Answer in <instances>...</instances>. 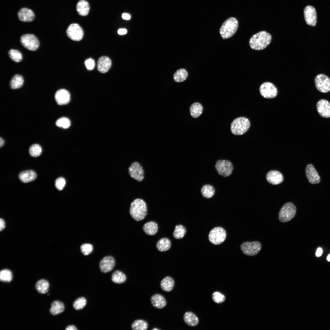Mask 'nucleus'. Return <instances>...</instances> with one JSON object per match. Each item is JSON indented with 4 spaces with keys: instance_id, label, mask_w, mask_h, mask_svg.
<instances>
[{
    "instance_id": "obj_36",
    "label": "nucleus",
    "mask_w": 330,
    "mask_h": 330,
    "mask_svg": "<svg viewBox=\"0 0 330 330\" xmlns=\"http://www.w3.org/2000/svg\"><path fill=\"white\" fill-rule=\"evenodd\" d=\"M148 326L147 322L145 320L138 319L132 323L131 328L134 330H146L148 328Z\"/></svg>"
},
{
    "instance_id": "obj_9",
    "label": "nucleus",
    "mask_w": 330,
    "mask_h": 330,
    "mask_svg": "<svg viewBox=\"0 0 330 330\" xmlns=\"http://www.w3.org/2000/svg\"><path fill=\"white\" fill-rule=\"evenodd\" d=\"M226 233L222 228L216 227L212 229L210 232L208 236L209 241L215 245L219 244L225 240Z\"/></svg>"
},
{
    "instance_id": "obj_38",
    "label": "nucleus",
    "mask_w": 330,
    "mask_h": 330,
    "mask_svg": "<svg viewBox=\"0 0 330 330\" xmlns=\"http://www.w3.org/2000/svg\"><path fill=\"white\" fill-rule=\"evenodd\" d=\"M13 274L9 270L5 269L1 271L0 272V280L2 281L9 282L13 279Z\"/></svg>"
},
{
    "instance_id": "obj_54",
    "label": "nucleus",
    "mask_w": 330,
    "mask_h": 330,
    "mask_svg": "<svg viewBox=\"0 0 330 330\" xmlns=\"http://www.w3.org/2000/svg\"><path fill=\"white\" fill-rule=\"evenodd\" d=\"M152 330H159V329H158V328H153V329H152Z\"/></svg>"
},
{
    "instance_id": "obj_27",
    "label": "nucleus",
    "mask_w": 330,
    "mask_h": 330,
    "mask_svg": "<svg viewBox=\"0 0 330 330\" xmlns=\"http://www.w3.org/2000/svg\"><path fill=\"white\" fill-rule=\"evenodd\" d=\"M90 9L89 3L85 0H80L77 3V11L79 14L81 16H86L89 12Z\"/></svg>"
},
{
    "instance_id": "obj_14",
    "label": "nucleus",
    "mask_w": 330,
    "mask_h": 330,
    "mask_svg": "<svg viewBox=\"0 0 330 330\" xmlns=\"http://www.w3.org/2000/svg\"><path fill=\"white\" fill-rule=\"evenodd\" d=\"M303 12L306 23L310 26H315L317 22V15L315 8L311 6H306L304 9Z\"/></svg>"
},
{
    "instance_id": "obj_8",
    "label": "nucleus",
    "mask_w": 330,
    "mask_h": 330,
    "mask_svg": "<svg viewBox=\"0 0 330 330\" xmlns=\"http://www.w3.org/2000/svg\"><path fill=\"white\" fill-rule=\"evenodd\" d=\"M20 42L22 45L31 51H35L38 48L39 41L37 38L32 34H25L20 37Z\"/></svg>"
},
{
    "instance_id": "obj_5",
    "label": "nucleus",
    "mask_w": 330,
    "mask_h": 330,
    "mask_svg": "<svg viewBox=\"0 0 330 330\" xmlns=\"http://www.w3.org/2000/svg\"><path fill=\"white\" fill-rule=\"evenodd\" d=\"M296 207L291 202H288L282 207L279 213L278 218L281 222L285 223L291 220L295 216Z\"/></svg>"
},
{
    "instance_id": "obj_44",
    "label": "nucleus",
    "mask_w": 330,
    "mask_h": 330,
    "mask_svg": "<svg viewBox=\"0 0 330 330\" xmlns=\"http://www.w3.org/2000/svg\"><path fill=\"white\" fill-rule=\"evenodd\" d=\"M80 248L82 252L85 255L90 254L92 252L93 249L92 245L90 244H83L81 246Z\"/></svg>"
},
{
    "instance_id": "obj_26",
    "label": "nucleus",
    "mask_w": 330,
    "mask_h": 330,
    "mask_svg": "<svg viewBox=\"0 0 330 330\" xmlns=\"http://www.w3.org/2000/svg\"><path fill=\"white\" fill-rule=\"evenodd\" d=\"M174 281L170 277L167 276L161 281L160 285L162 289L166 292L171 291L174 286Z\"/></svg>"
},
{
    "instance_id": "obj_35",
    "label": "nucleus",
    "mask_w": 330,
    "mask_h": 330,
    "mask_svg": "<svg viewBox=\"0 0 330 330\" xmlns=\"http://www.w3.org/2000/svg\"><path fill=\"white\" fill-rule=\"evenodd\" d=\"M188 76L187 71L184 69L181 68L175 72L173 75V79L177 82H182L186 79Z\"/></svg>"
},
{
    "instance_id": "obj_18",
    "label": "nucleus",
    "mask_w": 330,
    "mask_h": 330,
    "mask_svg": "<svg viewBox=\"0 0 330 330\" xmlns=\"http://www.w3.org/2000/svg\"><path fill=\"white\" fill-rule=\"evenodd\" d=\"M55 98L58 105H65L68 104L70 100L69 92L64 89L58 90L55 93Z\"/></svg>"
},
{
    "instance_id": "obj_31",
    "label": "nucleus",
    "mask_w": 330,
    "mask_h": 330,
    "mask_svg": "<svg viewBox=\"0 0 330 330\" xmlns=\"http://www.w3.org/2000/svg\"><path fill=\"white\" fill-rule=\"evenodd\" d=\"M203 107L199 102H195L190 106L189 111L191 116L193 118L199 117L202 113Z\"/></svg>"
},
{
    "instance_id": "obj_41",
    "label": "nucleus",
    "mask_w": 330,
    "mask_h": 330,
    "mask_svg": "<svg viewBox=\"0 0 330 330\" xmlns=\"http://www.w3.org/2000/svg\"><path fill=\"white\" fill-rule=\"evenodd\" d=\"M86 300L84 297H79L76 299L73 303V306L76 310L82 309L86 306Z\"/></svg>"
},
{
    "instance_id": "obj_28",
    "label": "nucleus",
    "mask_w": 330,
    "mask_h": 330,
    "mask_svg": "<svg viewBox=\"0 0 330 330\" xmlns=\"http://www.w3.org/2000/svg\"><path fill=\"white\" fill-rule=\"evenodd\" d=\"M64 309V303L59 301L55 300L52 303L50 311L52 315H56L62 313Z\"/></svg>"
},
{
    "instance_id": "obj_15",
    "label": "nucleus",
    "mask_w": 330,
    "mask_h": 330,
    "mask_svg": "<svg viewBox=\"0 0 330 330\" xmlns=\"http://www.w3.org/2000/svg\"><path fill=\"white\" fill-rule=\"evenodd\" d=\"M305 173L309 182L312 184L319 183L320 177L315 168L311 164L307 165L305 169Z\"/></svg>"
},
{
    "instance_id": "obj_12",
    "label": "nucleus",
    "mask_w": 330,
    "mask_h": 330,
    "mask_svg": "<svg viewBox=\"0 0 330 330\" xmlns=\"http://www.w3.org/2000/svg\"><path fill=\"white\" fill-rule=\"evenodd\" d=\"M259 91L262 96L268 99L275 97L278 93L276 86L273 83L269 82H265L261 85Z\"/></svg>"
},
{
    "instance_id": "obj_40",
    "label": "nucleus",
    "mask_w": 330,
    "mask_h": 330,
    "mask_svg": "<svg viewBox=\"0 0 330 330\" xmlns=\"http://www.w3.org/2000/svg\"><path fill=\"white\" fill-rule=\"evenodd\" d=\"M42 152V148L38 144H34L31 145L29 149L30 155L33 157H37L40 155Z\"/></svg>"
},
{
    "instance_id": "obj_3",
    "label": "nucleus",
    "mask_w": 330,
    "mask_h": 330,
    "mask_svg": "<svg viewBox=\"0 0 330 330\" xmlns=\"http://www.w3.org/2000/svg\"><path fill=\"white\" fill-rule=\"evenodd\" d=\"M238 26V22L236 18L231 17L227 19L220 29V33L223 39H227L232 37L237 31Z\"/></svg>"
},
{
    "instance_id": "obj_52",
    "label": "nucleus",
    "mask_w": 330,
    "mask_h": 330,
    "mask_svg": "<svg viewBox=\"0 0 330 330\" xmlns=\"http://www.w3.org/2000/svg\"><path fill=\"white\" fill-rule=\"evenodd\" d=\"M4 142H4V140L1 137H0V147H2L4 145Z\"/></svg>"
},
{
    "instance_id": "obj_30",
    "label": "nucleus",
    "mask_w": 330,
    "mask_h": 330,
    "mask_svg": "<svg viewBox=\"0 0 330 330\" xmlns=\"http://www.w3.org/2000/svg\"><path fill=\"white\" fill-rule=\"evenodd\" d=\"M171 243L170 240L167 238H163L159 240L157 242L156 247L157 249L161 252L166 251L170 248Z\"/></svg>"
},
{
    "instance_id": "obj_2",
    "label": "nucleus",
    "mask_w": 330,
    "mask_h": 330,
    "mask_svg": "<svg viewBox=\"0 0 330 330\" xmlns=\"http://www.w3.org/2000/svg\"><path fill=\"white\" fill-rule=\"evenodd\" d=\"M271 35L266 31H262L253 35L250 39V47L256 50L265 48L270 43Z\"/></svg>"
},
{
    "instance_id": "obj_50",
    "label": "nucleus",
    "mask_w": 330,
    "mask_h": 330,
    "mask_svg": "<svg viewBox=\"0 0 330 330\" xmlns=\"http://www.w3.org/2000/svg\"><path fill=\"white\" fill-rule=\"evenodd\" d=\"M0 230L1 231L5 227V223L4 220L2 219H0Z\"/></svg>"
},
{
    "instance_id": "obj_29",
    "label": "nucleus",
    "mask_w": 330,
    "mask_h": 330,
    "mask_svg": "<svg viewBox=\"0 0 330 330\" xmlns=\"http://www.w3.org/2000/svg\"><path fill=\"white\" fill-rule=\"evenodd\" d=\"M201 193L204 198L209 199L214 195L215 190L213 186L210 184H206L202 186L200 190Z\"/></svg>"
},
{
    "instance_id": "obj_20",
    "label": "nucleus",
    "mask_w": 330,
    "mask_h": 330,
    "mask_svg": "<svg viewBox=\"0 0 330 330\" xmlns=\"http://www.w3.org/2000/svg\"><path fill=\"white\" fill-rule=\"evenodd\" d=\"M111 66V61L110 58L107 56H101L98 60L97 69L101 73L107 72L109 70Z\"/></svg>"
},
{
    "instance_id": "obj_25",
    "label": "nucleus",
    "mask_w": 330,
    "mask_h": 330,
    "mask_svg": "<svg viewBox=\"0 0 330 330\" xmlns=\"http://www.w3.org/2000/svg\"><path fill=\"white\" fill-rule=\"evenodd\" d=\"M144 232L147 235H153L157 232L158 226L157 224L155 222L151 221L145 223L143 226Z\"/></svg>"
},
{
    "instance_id": "obj_23",
    "label": "nucleus",
    "mask_w": 330,
    "mask_h": 330,
    "mask_svg": "<svg viewBox=\"0 0 330 330\" xmlns=\"http://www.w3.org/2000/svg\"><path fill=\"white\" fill-rule=\"evenodd\" d=\"M36 176L37 175L35 172L31 170L22 171L19 175L20 180L25 183L34 181L36 179Z\"/></svg>"
},
{
    "instance_id": "obj_16",
    "label": "nucleus",
    "mask_w": 330,
    "mask_h": 330,
    "mask_svg": "<svg viewBox=\"0 0 330 330\" xmlns=\"http://www.w3.org/2000/svg\"><path fill=\"white\" fill-rule=\"evenodd\" d=\"M115 265L114 258L111 256L105 257L99 263L100 270L103 273H106L111 271Z\"/></svg>"
},
{
    "instance_id": "obj_45",
    "label": "nucleus",
    "mask_w": 330,
    "mask_h": 330,
    "mask_svg": "<svg viewBox=\"0 0 330 330\" xmlns=\"http://www.w3.org/2000/svg\"><path fill=\"white\" fill-rule=\"evenodd\" d=\"M66 184V181L63 177L57 178L55 181V185L56 188L59 190H62Z\"/></svg>"
},
{
    "instance_id": "obj_24",
    "label": "nucleus",
    "mask_w": 330,
    "mask_h": 330,
    "mask_svg": "<svg viewBox=\"0 0 330 330\" xmlns=\"http://www.w3.org/2000/svg\"><path fill=\"white\" fill-rule=\"evenodd\" d=\"M183 320L187 324L191 327L196 326L199 322V319L197 316L190 311L185 313L183 316Z\"/></svg>"
},
{
    "instance_id": "obj_51",
    "label": "nucleus",
    "mask_w": 330,
    "mask_h": 330,
    "mask_svg": "<svg viewBox=\"0 0 330 330\" xmlns=\"http://www.w3.org/2000/svg\"><path fill=\"white\" fill-rule=\"evenodd\" d=\"M65 329L66 330H77L78 329L75 326L72 325L68 326Z\"/></svg>"
},
{
    "instance_id": "obj_46",
    "label": "nucleus",
    "mask_w": 330,
    "mask_h": 330,
    "mask_svg": "<svg viewBox=\"0 0 330 330\" xmlns=\"http://www.w3.org/2000/svg\"><path fill=\"white\" fill-rule=\"evenodd\" d=\"M85 64L87 69L89 70H92L95 67L94 61L91 58L86 60L85 62Z\"/></svg>"
},
{
    "instance_id": "obj_33",
    "label": "nucleus",
    "mask_w": 330,
    "mask_h": 330,
    "mask_svg": "<svg viewBox=\"0 0 330 330\" xmlns=\"http://www.w3.org/2000/svg\"><path fill=\"white\" fill-rule=\"evenodd\" d=\"M24 80L23 77L20 75L16 74L12 78L10 85L11 88L15 89L19 88L23 85Z\"/></svg>"
},
{
    "instance_id": "obj_48",
    "label": "nucleus",
    "mask_w": 330,
    "mask_h": 330,
    "mask_svg": "<svg viewBox=\"0 0 330 330\" xmlns=\"http://www.w3.org/2000/svg\"><path fill=\"white\" fill-rule=\"evenodd\" d=\"M131 17L130 16L128 13H124L122 14L123 19L126 20H129Z\"/></svg>"
},
{
    "instance_id": "obj_13",
    "label": "nucleus",
    "mask_w": 330,
    "mask_h": 330,
    "mask_svg": "<svg viewBox=\"0 0 330 330\" xmlns=\"http://www.w3.org/2000/svg\"><path fill=\"white\" fill-rule=\"evenodd\" d=\"M316 86L320 92L326 93L330 91V79L323 74H320L315 79Z\"/></svg>"
},
{
    "instance_id": "obj_19",
    "label": "nucleus",
    "mask_w": 330,
    "mask_h": 330,
    "mask_svg": "<svg viewBox=\"0 0 330 330\" xmlns=\"http://www.w3.org/2000/svg\"><path fill=\"white\" fill-rule=\"evenodd\" d=\"M267 181L270 184L277 185L281 183L284 180L283 175L279 171L271 170L268 172L266 176Z\"/></svg>"
},
{
    "instance_id": "obj_32",
    "label": "nucleus",
    "mask_w": 330,
    "mask_h": 330,
    "mask_svg": "<svg viewBox=\"0 0 330 330\" xmlns=\"http://www.w3.org/2000/svg\"><path fill=\"white\" fill-rule=\"evenodd\" d=\"M35 288L39 293L45 294L48 292L49 288V282L45 279H41L38 281L35 284Z\"/></svg>"
},
{
    "instance_id": "obj_22",
    "label": "nucleus",
    "mask_w": 330,
    "mask_h": 330,
    "mask_svg": "<svg viewBox=\"0 0 330 330\" xmlns=\"http://www.w3.org/2000/svg\"><path fill=\"white\" fill-rule=\"evenodd\" d=\"M150 300L153 306L158 309L163 308L167 304L166 300L165 298L159 294H156L152 295L151 298Z\"/></svg>"
},
{
    "instance_id": "obj_42",
    "label": "nucleus",
    "mask_w": 330,
    "mask_h": 330,
    "mask_svg": "<svg viewBox=\"0 0 330 330\" xmlns=\"http://www.w3.org/2000/svg\"><path fill=\"white\" fill-rule=\"evenodd\" d=\"M56 125L60 127L67 129L70 126L71 122L68 118L63 117L59 119L56 121Z\"/></svg>"
},
{
    "instance_id": "obj_17",
    "label": "nucleus",
    "mask_w": 330,
    "mask_h": 330,
    "mask_svg": "<svg viewBox=\"0 0 330 330\" xmlns=\"http://www.w3.org/2000/svg\"><path fill=\"white\" fill-rule=\"evenodd\" d=\"M318 112L321 116L325 118L330 117V103L327 100L321 99L317 104Z\"/></svg>"
},
{
    "instance_id": "obj_1",
    "label": "nucleus",
    "mask_w": 330,
    "mask_h": 330,
    "mask_svg": "<svg viewBox=\"0 0 330 330\" xmlns=\"http://www.w3.org/2000/svg\"><path fill=\"white\" fill-rule=\"evenodd\" d=\"M147 212V204L143 199L137 198L131 203L130 213L135 221H139L143 219L145 217Z\"/></svg>"
},
{
    "instance_id": "obj_34",
    "label": "nucleus",
    "mask_w": 330,
    "mask_h": 330,
    "mask_svg": "<svg viewBox=\"0 0 330 330\" xmlns=\"http://www.w3.org/2000/svg\"><path fill=\"white\" fill-rule=\"evenodd\" d=\"M111 279L114 283L121 284L125 282L127 277L126 275L122 271L116 270L113 273Z\"/></svg>"
},
{
    "instance_id": "obj_7",
    "label": "nucleus",
    "mask_w": 330,
    "mask_h": 330,
    "mask_svg": "<svg viewBox=\"0 0 330 330\" xmlns=\"http://www.w3.org/2000/svg\"><path fill=\"white\" fill-rule=\"evenodd\" d=\"M261 248V243L257 241L244 242L240 245V249L243 253L250 256L256 255L260 251Z\"/></svg>"
},
{
    "instance_id": "obj_49",
    "label": "nucleus",
    "mask_w": 330,
    "mask_h": 330,
    "mask_svg": "<svg viewBox=\"0 0 330 330\" xmlns=\"http://www.w3.org/2000/svg\"><path fill=\"white\" fill-rule=\"evenodd\" d=\"M322 252V249L321 248H319L317 249L316 252V255L317 257H319L321 255Z\"/></svg>"
},
{
    "instance_id": "obj_6",
    "label": "nucleus",
    "mask_w": 330,
    "mask_h": 330,
    "mask_svg": "<svg viewBox=\"0 0 330 330\" xmlns=\"http://www.w3.org/2000/svg\"><path fill=\"white\" fill-rule=\"evenodd\" d=\"M215 167L218 174L224 177L230 175L233 169L232 163L226 160H218L215 163Z\"/></svg>"
},
{
    "instance_id": "obj_39",
    "label": "nucleus",
    "mask_w": 330,
    "mask_h": 330,
    "mask_svg": "<svg viewBox=\"0 0 330 330\" xmlns=\"http://www.w3.org/2000/svg\"><path fill=\"white\" fill-rule=\"evenodd\" d=\"M8 55L9 57L13 61L19 62L22 60V55L21 53L17 50L11 49L8 52Z\"/></svg>"
},
{
    "instance_id": "obj_11",
    "label": "nucleus",
    "mask_w": 330,
    "mask_h": 330,
    "mask_svg": "<svg viewBox=\"0 0 330 330\" xmlns=\"http://www.w3.org/2000/svg\"><path fill=\"white\" fill-rule=\"evenodd\" d=\"M68 37L72 40L79 41L83 38L84 32L82 28L78 24H71L68 27L66 31Z\"/></svg>"
},
{
    "instance_id": "obj_10",
    "label": "nucleus",
    "mask_w": 330,
    "mask_h": 330,
    "mask_svg": "<svg viewBox=\"0 0 330 330\" xmlns=\"http://www.w3.org/2000/svg\"><path fill=\"white\" fill-rule=\"evenodd\" d=\"M130 176L138 182L142 181L144 178V170L141 164L137 161L132 163L128 169Z\"/></svg>"
},
{
    "instance_id": "obj_37",
    "label": "nucleus",
    "mask_w": 330,
    "mask_h": 330,
    "mask_svg": "<svg viewBox=\"0 0 330 330\" xmlns=\"http://www.w3.org/2000/svg\"><path fill=\"white\" fill-rule=\"evenodd\" d=\"M186 233V230L185 227L182 225H178L175 226L173 235L175 238L180 239L184 237Z\"/></svg>"
},
{
    "instance_id": "obj_47",
    "label": "nucleus",
    "mask_w": 330,
    "mask_h": 330,
    "mask_svg": "<svg viewBox=\"0 0 330 330\" xmlns=\"http://www.w3.org/2000/svg\"><path fill=\"white\" fill-rule=\"evenodd\" d=\"M127 32V30L125 28H120L118 31V33L120 35L126 34Z\"/></svg>"
},
{
    "instance_id": "obj_53",
    "label": "nucleus",
    "mask_w": 330,
    "mask_h": 330,
    "mask_svg": "<svg viewBox=\"0 0 330 330\" xmlns=\"http://www.w3.org/2000/svg\"><path fill=\"white\" fill-rule=\"evenodd\" d=\"M327 259L328 261L330 262V254L328 256Z\"/></svg>"
},
{
    "instance_id": "obj_4",
    "label": "nucleus",
    "mask_w": 330,
    "mask_h": 330,
    "mask_svg": "<svg viewBox=\"0 0 330 330\" xmlns=\"http://www.w3.org/2000/svg\"><path fill=\"white\" fill-rule=\"evenodd\" d=\"M250 126L249 119L246 117H241L236 118L232 121L230 129L233 134L241 135L246 133Z\"/></svg>"
},
{
    "instance_id": "obj_43",
    "label": "nucleus",
    "mask_w": 330,
    "mask_h": 330,
    "mask_svg": "<svg viewBox=\"0 0 330 330\" xmlns=\"http://www.w3.org/2000/svg\"><path fill=\"white\" fill-rule=\"evenodd\" d=\"M212 299L213 301L217 303H221L225 301V296L218 292H215L212 295Z\"/></svg>"
},
{
    "instance_id": "obj_21",
    "label": "nucleus",
    "mask_w": 330,
    "mask_h": 330,
    "mask_svg": "<svg viewBox=\"0 0 330 330\" xmlns=\"http://www.w3.org/2000/svg\"><path fill=\"white\" fill-rule=\"evenodd\" d=\"M19 20L21 21L29 22L33 20L35 17V14L31 9L26 8H23L20 10L18 13Z\"/></svg>"
}]
</instances>
